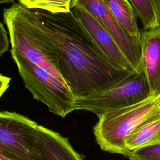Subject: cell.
<instances>
[{
  "mask_svg": "<svg viewBox=\"0 0 160 160\" xmlns=\"http://www.w3.org/2000/svg\"><path fill=\"white\" fill-rule=\"evenodd\" d=\"M111 14L133 38L140 41L141 29L137 24L136 12L129 0H102Z\"/></svg>",
  "mask_w": 160,
  "mask_h": 160,
  "instance_id": "obj_11",
  "label": "cell"
},
{
  "mask_svg": "<svg viewBox=\"0 0 160 160\" xmlns=\"http://www.w3.org/2000/svg\"><path fill=\"white\" fill-rule=\"evenodd\" d=\"M128 157L129 160H160V144L131 151Z\"/></svg>",
  "mask_w": 160,
  "mask_h": 160,
  "instance_id": "obj_15",
  "label": "cell"
},
{
  "mask_svg": "<svg viewBox=\"0 0 160 160\" xmlns=\"http://www.w3.org/2000/svg\"><path fill=\"white\" fill-rule=\"evenodd\" d=\"M149 96L150 89L143 71H132L104 90L75 98L74 109L89 111L99 117L104 112L138 103Z\"/></svg>",
  "mask_w": 160,
  "mask_h": 160,
  "instance_id": "obj_5",
  "label": "cell"
},
{
  "mask_svg": "<svg viewBox=\"0 0 160 160\" xmlns=\"http://www.w3.org/2000/svg\"><path fill=\"white\" fill-rule=\"evenodd\" d=\"M14 0H0V5L7 3H12Z\"/></svg>",
  "mask_w": 160,
  "mask_h": 160,
  "instance_id": "obj_19",
  "label": "cell"
},
{
  "mask_svg": "<svg viewBox=\"0 0 160 160\" xmlns=\"http://www.w3.org/2000/svg\"><path fill=\"white\" fill-rule=\"evenodd\" d=\"M11 54L25 87L35 99L62 118L74 111L75 98L64 82L18 52L11 49Z\"/></svg>",
  "mask_w": 160,
  "mask_h": 160,
  "instance_id": "obj_4",
  "label": "cell"
},
{
  "mask_svg": "<svg viewBox=\"0 0 160 160\" xmlns=\"http://www.w3.org/2000/svg\"><path fill=\"white\" fill-rule=\"evenodd\" d=\"M156 100H157V101H158V104H159V105L160 106V94L159 95L156 96Z\"/></svg>",
  "mask_w": 160,
  "mask_h": 160,
  "instance_id": "obj_20",
  "label": "cell"
},
{
  "mask_svg": "<svg viewBox=\"0 0 160 160\" xmlns=\"http://www.w3.org/2000/svg\"><path fill=\"white\" fill-rule=\"evenodd\" d=\"M70 10L79 20L97 48L109 61L124 69L134 71L110 34L89 12L78 5L71 6Z\"/></svg>",
  "mask_w": 160,
  "mask_h": 160,
  "instance_id": "obj_8",
  "label": "cell"
},
{
  "mask_svg": "<svg viewBox=\"0 0 160 160\" xmlns=\"http://www.w3.org/2000/svg\"><path fill=\"white\" fill-rule=\"evenodd\" d=\"M11 78L0 74V98L8 88Z\"/></svg>",
  "mask_w": 160,
  "mask_h": 160,
  "instance_id": "obj_18",
  "label": "cell"
},
{
  "mask_svg": "<svg viewBox=\"0 0 160 160\" xmlns=\"http://www.w3.org/2000/svg\"><path fill=\"white\" fill-rule=\"evenodd\" d=\"M94 126L96 140L103 151L128 156L126 138L136 128L160 118V106L156 96L138 103L103 113Z\"/></svg>",
  "mask_w": 160,
  "mask_h": 160,
  "instance_id": "obj_3",
  "label": "cell"
},
{
  "mask_svg": "<svg viewBox=\"0 0 160 160\" xmlns=\"http://www.w3.org/2000/svg\"><path fill=\"white\" fill-rule=\"evenodd\" d=\"M19 3L28 9H36L52 13L70 11L72 0H18Z\"/></svg>",
  "mask_w": 160,
  "mask_h": 160,
  "instance_id": "obj_14",
  "label": "cell"
},
{
  "mask_svg": "<svg viewBox=\"0 0 160 160\" xmlns=\"http://www.w3.org/2000/svg\"><path fill=\"white\" fill-rule=\"evenodd\" d=\"M24 9L55 45L59 57L60 75L75 98L104 90L132 71L109 61L71 10L52 13Z\"/></svg>",
  "mask_w": 160,
  "mask_h": 160,
  "instance_id": "obj_1",
  "label": "cell"
},
{
  "mask_svg": "<svg viewBox=\"0 0 160 160\" xmlns=\"http://www.w3.org/2000/svg\"><path fill=\"white\" fill-rule=\"evenodd\" d=\"M38 125L18 113L0 111V144L24 160H42Z\"/></svg>",
  "mask_w": 160,
  "mask_h": 160,
  "instance_id": "obj_6",
  "label": "cell"
},
{
  "mask_svg": "<svg viewBox=\"0 0 160 160\" xmlns=\"http://www.w3.org/2000/svg\"><path fill=\"white\" fill-rule=\"evenodd\" d=\"M139 18L144 30L160 26V0H129Z\"/></svg>",
  "mask_w": 160,
  "mask_h": 160,
  "instance_id": "obj_13",
  "label": "cell"
},
{
  "mask_svg": "<svg viewBox=\"0 0 160 160\" xmlns=\"http://www.w3.org/2000/svg\"><path fill=\"white\" fill-rule=\"evenodd\" d=\"M159 144L160 118L140 126L125 139L126 147L129 152Z\"/></svg>",
  "mask_w": 160,
  "mask_h": 160,
  "instance_id": "obj_12",
  "label": "cell"
},
{
  "mask_svg": "<svg viewBox=\"0 0 160 160\" xmlns=\"http://www.w3.org/2000/svg\"><path fill=\"white\" fill-rule=\"evenodd\" d=\"M38 129L42 160H83L66 138L41 125Z\"/></svg>",
  "mask_w": 160,
  "mask_h": 160,
  "instance_id": "obj_10",
  "label": "cell"
},
{
  "mask_svg": "<svg viewBox=\"0 0 160 160\" xmlns=\"http://www.w3.org/2000/svg\"><path fill=\"white\" fill-rule=\"evenodd\" d=\"M80 6L91 14L106 29L136 72L142 71L140 41L131 36L111 14L102 0H72L71 6Z\"/></svg>",
  "mask_w": 160,
  "mask_h": 160,
  "instance_id": "obj_7",
  "label": "cell"
},
{
  "mask_svg": "<svg viewBox=\"0 0 160 160\" xmlns=\"http://www.w3.org/2000/svg\"><path fill=\"white\" fill-rule=\"evenodd\" d=\"M9 46V41L7 32L3 24L0 22V57L8 50Z\"/></svg>",
  "mask_w": 160,
  "mask_h": 160,
  "instance_id": "obj_16",
  "label": "cell"
},
{
  "mask_svg": "<svg viewBox=\"0 0 160 160\" xmlns=\"http://www.w3.org/2000/svg\"><path fill=\"white\" fill-rule=\"evenodd\" d=\"M0 160H24L0 144Z\"/></svg>",
  "mask_w": 160,
  "mask_h": 160,
  "instance_id": "obj_17",
  "label": "cell"
},
{
  "mask_svg": "<svg viewBox=\"0 0 160 160\" xmlns=\"http://www.w3.org/2000/svg\"><path fill=\"white\" fill-rule=\"evenodd\" d=\"M141 65L148 81L151 96L160 94V26L141 30Z\"/></svg>",
  "mask_w": 160,
  "mask_h": 160,
  "instance_id": "obj_9",
  "label": "cell"
},
{
  "mask_svg": "<svg viewBox=\"0 0 160 160\" xmlns=\"http://www.w3.org/2000/svg\"><path fill=\"white\" fill-rule=\"evenodd\" d=\"M3 18L9 32L11 49L21 54L64 82L59 73V57L55 45L32 21L24 7L14 3L4 9Z\"/></svg>",
  "mask_w": 160,
  "mask_h": 160,
  "instance_id": "obj_2",
  "label": "cell"
}]
</instances>
